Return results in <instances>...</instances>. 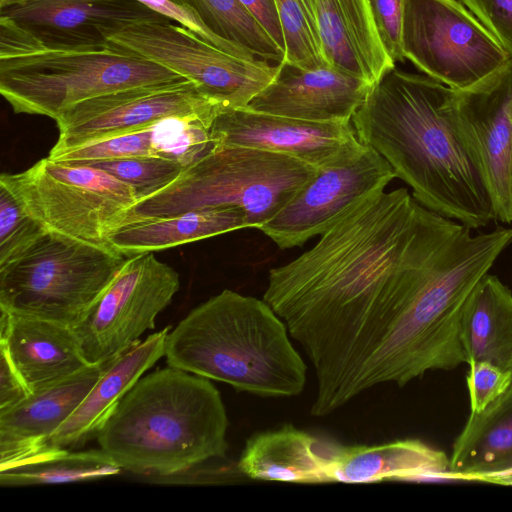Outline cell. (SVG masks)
Instances as JSON below:
<instances>
[{
    "label": "cell",
    "mask_w": 512,
    "mask_h": 512,
    "mask_svg": "<svg viewBox=\"0 0 512 512\" xmlns=\"http://www.w3.org/2000/svg\"><path fill=\"white\" fill-rule=\"evenodd\" d=\"M468 365L466 381L470 413H479L511 387L512 370L499 368L487 361H474Z\"/></svg>",
    "instance_id": "d6a6232c"
},
{
    "label": "cell",
    "mask_w": 512,
    "mask_h": 512,
    "mask_svg": "<svg viewBox=\"0 0 512 512\" xmlns=\"http://www.w3.org/2000/svg\"><path fill=\"white\" fill-rule=\"evenodd\" d=\"M170 328L145 340L104 365L103 372L70 417L48 439L47 446L79 447L97 436L125 394L165 355Z\"/></svg>",
    "instance_id": "ffe728a7"
},
{
    "label": "cell",
    "mask_w": 512,
    "mask_h": 512,
    "mask_svg": "<svg viewBox=\"0 0 512 512\" xmlns=\"http://www.w3.org/2000/svg\"><path fill=\"white\" fill-rule=\"evenodd\" d=\"M394 178L387 160L359 142L318 167L293 199L258 230L280 249L301 246L326 232L363 200L383 192Z\"/></svg>",
    "instance_id": "4fadbf2b"
},
{
    "label": "cell",
    "mask_w": 512,
    "mask_h": 512,
    "mask_svg": "<svg viewBox=\"0 0 512 512\" xmlns=\"http://www.w3.org/2000/svg\"><path fill=\"white\" fill-rule=\"evenodd\" d=\"M185 79L108 42L101 48H36L0 58V93L14 113L56 119L85 100L118 90Z\"/></svg>",
    "instance_id": "8992f818"
},
{
    "label": "cell",
    "mask_w": 512,
    "mask_h": 512,
    "mask_svg": "<svg viewBox=\"0 0 512 512\" xmlns=\"http://www.w3.org/2000/svg\"><path fill=\"white\" fill-rule=\"evenodd\" d=\"M195 11L217 36L251 58L273 61L284 59V52L266 33L239 0H170Z\"/></svg>",
    "instance_id": "83f0119b"
},
{
    "label": "cell",
    "mask_w": 512,
    "mask_h": 512,
    "mask_svg": "<svg viewBox=\"0 0 512 512\" xmlns=\"http://www.w3.org/2000/svg\"><path fill=\"white\" fill-rule=\"evenodd\" d=\"M436 215L406 188L380 192L355 206L312 248L269 271L263 299L311 362L346 336L391 286Z\"/></svg>",
    "instance_id": "6da1fadb"
},
{
    "label": "cell",
    "mask_w": 512,
    "mask_h": 512,
    "mask_svg": "<svg viewBox=\"0 0 512 512\" xmlns=\"http://www.w3.org/2000/svg\"><path fill=\"white\" fill-rule=\"evenodd\" d=\"M44 232L13 193L0 184V266L17 258Z\"/></svg>",
    "instance_id": "1f68e13d"
},
{
    "label": "cell",
    "mask_w": 512,
    "mask_h": 512,
    "mask_svg": "<svg viewBox=\"0 0 512 512\" xmlns=\"http://www.w3.org/2000/svg\"><path fill=\"white\" fill-rule=\"evenodd\" d=\"M446 479L512 485V385L455 439Z\"/></svg>",
    "instance_id": "603a6c76"
},
{
    "label": "cell",
    "mask_w": 512,
    "mask_h": 512,
    "mask_svg": "<svg viewBox=\"0 0 512 512\" xmlns=\"http://www.w3.org/2000/svg\"><path fill=\"white\" fill-rule=\"evenodd\" d=\"M377 36L390 59L404 61L402 24L405 0H367Z\"/></svg>",
    "instance_id": "836d02e7"
},
{
    "label": "cell",
    "mask_w": 512,
    "mask_h": 512,
    "mask_svg": "<svg viewBox=\"0 0 512 512\" xmlns=\"http://www.w3.org/2000/svg\"><path fill=\"white\" fill-rule=\"evenodd\" d=\"M285 43L284 61L302 68L326 63L311 0H274Z\"/></svg>",
    "instance_id": "f1b7e54d"
},
{
    "label": "cell",
    "mask_w": 512,
    "mask_h": 512,
    "mask_svg": "<svg viewBox=\"0 0 512 512\" xmlns=\"http://www.w3.org/2000/svg\"><path fill=\"white\" fill-rule=\"evenodd\" d=\"M402 51L426 76L463 91L512 60L459 0H405Z\"/></svg>",
    "instance_id": "9c48e42d"
},
{
    "label": "cell",
    "mask_w": 512,
    "mask_h": 512,
    "mask_svg": "<svg viewBox=\"0 0 512 512\" xmlns=\"http://www.w3.org/2000/svg\"><path fill=\"white\" fill-rule=\"evenodd\" d=\"M462 127L479 159L496 220L512 223V61L474 86L457 90Z\"/></svg>",
    "instance_id": "2e32d148"
},
{
    "label": "cell",
    "mask_w": 512,
    "mask_h": 512,
    "mask_svg": "<svg viewBox=\"0 0 512 512\" xmlns=\"http://www.w3.org/2000/svg\"><path fill=\"white\" fill-rule=\"evenodd\" d=\"M351 121L358 140L387 160L419 204L471 229L496 220L457 90L394 67L372 84Z\"/></svg>",
    "instance_id": "7a4b0ae2"
},
{
    "label": "cell",
    "mask_w": 512,
    "mask_h": 512,
    "mask_svg": "<svg viewBox=\"0 0 512 512\" xmlns=\"http://www.w3.org/2000/svg\"><path fill=\"white\" fill-rule=\"evenodd\" d=\"M86 165L104 170L130 185L136 193L137 201L173 182L185 168L177 161L155 155L92 162Z\"/></svg>",
    "instance_id": "f546056e"
},
{
    "label": "cell",
    "mask_w": 512,
    "mask_h": 512,
    "mask_svg": "<svg viewBox=\"0 0 512 512\" xmlns=\"http://www.w3.org/2000/svg\"><path fill=\"white\" fill-rule=\"evenodd\" d=\"M281 50H285L283 31L274 0H239Z\"/></svg>",
    "instance_id": "8d00e7d4"
},
{
    "label": "cell",
    "mask_w": 512,
    "mask_h": 512,
    "mask_svg": "<svg viewBox=\"0 0 512 512\" xmlns=\"http://www.w3.org/2000/svg\"><path fill=\"white\" fill-rule=\"evenodd\" d=\"M222 108L187 79L130 87L77 103L56 119L59 137L51 150L72 148L112 135L144 129L168 117L211 125Z\"/></svg>",
    "instance_id": "5bb4252c"
},
{
    "label": "cell",
    "mask_w": 512,
    "mask_h": 512,
    "mask_svg": "<svg viewBox=\"0 0 512 512\" xmlns=\"http://www.w3.org/2000/svg\"><path fill=\"white\" fill-rule=\"evenodd\" d=\"M0 184L46 231L99 245H110L109 236L137 202L133 188L106 171L48 157L25 171L2 173Z\"/></svg>",
    "instance_id": "ba28073f"
},
{
    "label": "cell",
    "mask_w": 512,
    "mask_h": 512,
    "mask_svg": "<svg viewBox=\"0 0 512 512\" xmlns=\"http://www.w3.org/2000/svg\"><path fill=\"white\" fill-rule=\"evenodd\" d=\"M27 1V0H26Z\"/></svg>",
    "instance_id": "ab89813d"
},
{
    "label": "cell",
    "mask_w": 512,
    "mask_h": 512,
    "mask_svg": "<svg viewBox=\"0 0 512 512\" xmlns=\"http://www.w3.org/2000/svg\"><path fill=\"white\" fill-rule=\"evenodd\" d=\"M104 365H89L0 410V469L45 448L97 382Z\"/></svg>",
    "instance_id": "ac0fdd59"
},
{
    "label": "cell",
    "mask_w": 512,
    "mask_h": 512,
    "mask_svg": "<svg viewBox=\"0 0 512 512\" xmlns=\"http://www.w3.org/2000/svg\"><path fill=\"white\" fill-rule=\"evenodd\" d=\"M371 86L328 64L302 68L283 60L273 80L245 108L313 122H351Z\"/></svg>",
    "instance_id": "e0dca14e"
},
{
    "label": "cell",
    "mask_w": 512,
    "mask_h": 512,
    "mask_svg": "<svg viewBox=\"0 0 512 512\" xmlns=\"http://www.w3.org/2000/svg\"><path fill=\"white\" fill-rule=\"evenodd\" d=\"M30 393L7 351L0 346V410L21 402Z\"/></svg>",
    "instance_id": "d590c367"
},
{
    "label": "cell",
    "mask_w": 512,
    "mask_h": 512,
    "mask_svg": "<svg viewBox=\"0 0 512 512\" xmlns=\"http://www.w3.org/2000/svg\"><path fill=\"white\" fill-rule=\"evenodd\" d=\"M25 2H26V0H0V9L7 8L10 6H15V5H21Z\"/></svg>",
    "instance_id": "74e56055"
},
{
    "label": "cell",
    "mask_w": 512,
    "mask_h": 512,
    "mask_svg": "<svg viewBox=\"0 0 512 512\" xmlns=\"http://www.w3.org/2000/svg\"><path fill=\"white\" fill-rule=\"evenodd\" d=\"M227 429L210 379L168 366L141 377L96 438L122 470L172 476L224 457Z\"/></svg>",
    "instance_id": "3957f363"
},
{
    "label": "cell",
    "mask_w": 512,
    "mask_h": 512,
    "mask_svg": "<svg viewBox=\"0 0 512 512\" xmlns=\"http://www.w3.org/2000/svg\"><path fill=\"white\" fill-rule=\"evenodd\" d=\"M331 444L288 424L251 436L238 469L253 480L327 483Z\"/></svg>",
    "instance_id": "cb8c5ba5"
},
{
    "label": "cell",
    "mask_w": 512,
    "mask_h": 512,
    "mask_svg": "<svg viewBox=\"0 0 512 512\" xmlns=\"http://www.w3.org/2000/svg\"><path fill=\"white\" fill-rule=\"evenodd\" d=\"M264 300L225 289L192 309L166 338L168 366L262 397L299 395L307 365Z\"/></svg>",
    "instance_id": "277c9868"
},
{
    "label": "cell",
    "mask_w": 512,
    "mask_h": 512,
    "mask_svg": "<svg viewBox=\"0 0 512 512\" xmlns=\"http://www.w3.org/2000/svg\"><path fill=\"white\" fill-rule=\"evenodd\" d=\"M326 63L370 84L395 67L373 25L367 0H311Z\"/></svg>",
    "instance_id": "44dd1931"
},
{
    "label": "cell",
    "mask_w": 512,
    "mask_h": 512,
    "mask_svg": "<svg viewBox=\"0 0 512 512\" xmlns=\"http://www.w3.org/2000/svg\"><path fill=\"white\" fill-rule=\"evenodd\" d=\"M108 42L195 83L223 110L245 108L276 75L278 64L221 50L173 22L133 24Z\"/></svg>",
    "instance_id": "30bf717a"
},
{
    "label": "cell",
    "mask_w": 512,
    "mask_h": 512,
    "mask_svg": "<svg viewBox=\"0 0 512 512\" xmlns=\"http://www.w3.org/2000/svg\"><path fill=\"white\" fill-rule=\"evenodd\" d=\"M121 467L102 449L70 451L46 446L0 469L1 486H30L96 480L119 474Z\"/></svg>",
    "instance_id": "4316f807"
},
{
    "label": "cell",
    "mask_w": 512,
    "mask_h": 512,
    "mask_svg": "<svg viewBox=\"0 0 512 512\" xmlns=\"http://www.w3.org/2000/svg\"><path fill=\"white\" fill-rule=\"evenodd\" d=\"M127 259L111 245L46 231L17 258L0 266V310L73 328Z\"/></svg>",
    "instance_id": "52a82bcc"
},
{
    "label": "cell",
    "mask_w": 512,
    "mask_h": 512,
    "mask_svg": "<svg viewBox=\"0 0 512 512\" xmlns=\"http://www.w3.org/2000/svg\"><path fill=\"white\" fill-rule=\"evenodd\" d=\"M153 124L136 131L112 135L93 142L58 151L47 156L57 162L86 164L137 156L155 155Z\"/></svg>",
    "instance_id": "4dcf8cb0"
},
{
    "label": "cell",
    "mask_w": 512,
    "mask_h": 512,
    "mask_svg": "<svg viewBox=\"0 0 512 512\" xmlns=\"http://www.w3.org/2000/svg\"><path fill=\"white\" fill-rule=\"evenodd\" d=\"M209 130L218 146L285 154L316 167L335 160L360 142L352 121L313 122L247 108L219 112Z\"/></svg>",
    "instance_id": "9a60e30c"
},
{
    "label": "cell",
    "mask_w": 512,
    "mask_h": 512,
    "mask_svg": "<svg viewBox=\"0 0 512 512\" xmlns=\"http://www.w3.org/2000/svg\"><path fill=\"white\" fill-rule=\"evenodd\" d=\"M317 168L285 154L216 145L173 182L137 201L126 221L231 206L245 214L250 228L259 229L293 199Z\"/></svg>",
    "instance_id": "5b68a950"
},
{
    "label": "cell",
    "mask_w": 512,
    "mask_h": 512,
    "mask_svg": "<svg viewBox=\"0 0 512 512\" xmlns=\"http://www.w3.org/2000/svg\"><path fill=\"white\" fill-rule=\"evenodd\" d=\"M0 312V346L7 351L30 392L90 365L71 327L33 316Z\"/></svg>",
    "instance_id": "d6986e66"
},
{
    "label": "cell",
    "mask_w": 512,
    "mask_h": 512,
    "mask_svg": "<svg viewBox=\"0 0 512 512\" xmlns=\"http://www.w3.org/2000/svg\"><path fill=\"white\" fill-rule=\"evenodd\" d=\"M173 20L138 0H27L0 9V58L46 48L104 47L126 27Z\"/></svg>",
    "instance_id": "8fae6325"
},
{
    "label": "cell",
    "mask_w": 512,
    "mask_h": 512,
    "mask_svg": "<svg viewBox=\"0 0 512 512\" xmlns=\"http://www.w3.org/2000/svg\"><path fill=\"white\" fill-rule=\"evenodd\" d=\"M449 458L445 452L418 439L377 445L331 444L330 482L348 484L387 480L446 479Z\"/></svg>",
    "instance_id": "7402d4cb"
},
{
    "label": "cell",
    "mask_w": 512,
    "mask_h": 512,
    "mask_svg": "<svg viewBox=\"0 0 512 512\" xmlns=\"http://www.w3.org/2000/svg\"><path fill=\"white\" fill-rule=\"evenodd\" d=\"M245 228L250 225L240 209L217 207L169 217L129 220L111 233L108 242L117 251L132 257Z\"/></svg>",
    "instance_id": "d4e9b609"
},
{
    "label": "cell",
    "mask_w": 512,
    "mask_h": 512,
    "mask_svg": "<svg viewBox=\"0 0 512 512\" xmlns=\"http://www.w3.org/2000/svg\"><path fill=\"white\" fill-rule=\"evenodd\" d=\"M511 370H512V368H511Z\"/></svg>",
    "instance_id": "f35d334b"
},
{
    "label": "cell",
    "mask_w": 512,
    "mask_h": 512,
    "mask_svg": "<svg viewBox=\"0 0 512 512\" xmlns=\"http://www.w3.org/2000/svg\"><path fill=\"white\" fill-rule=\"evenodd\" d=\"M466 363L487 361L512 368V291L487 273L469 295L461 317Z\"/></svg>",
    "instance_id": "484cf974"
},
{
    "label": "cell",
    "mask_w": 512,
    "mask_h": 512,
    "mask_svg": "<svg viewBox=\"0 0 512 512\" xmlns=\"http://www.w3.org/2000/svg\"><path fill=\"white\" fill-rule=\"evenodd\" d=\"M180 287L175 269L153 252L128 257L87 315L72 329L85 360L106 364L140 342Z\"/></svg>",
    "instance_id": "7c38bea8"
},
{
    "label": "cell",
    "mask_w": 512,
    "mask_h": 512,
    "mask_svg": "<svg viewBox=\"0 0 512 512\" xmlns=\"http://www.w3.org/2000/svg\"><path fill=\"white\" fill-rule=\"evenodd\" d=\"M512 60V0H459Z\"/></svg>",
    "instance_id": "e575fe53"
}]
</instances>
